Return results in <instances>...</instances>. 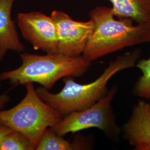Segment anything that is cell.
Here are the masks:
<instances>
[{
    "label": "cell",
    "instance_id": "obj_1",
    "mask_svg": "<svg viewBox=\"0 0 150 150\" xmlns=\"http://www.w3.org/2000/svg\"><path fill=\"white\" fill-rule=\"evenodd\" d=\"M90 19L93 31L82 56L90 62L127 47L150 43V25H134L132 20L117 18L111 7L97 6L91 10Z\"/></svg>",
    "mask_w": 150,
    "mask_h": 150
},
{
    "label": "cell",
    "instance_id": "obj_2",
    "mask_svg": "<svg viewBox=\"0 0 150 150\" xmlns=\"http://www.w3.org/2000/svg\"><path fill=\"white\" fill-rule=\"evenodd\" d=\"M141 56V51L132 52L118 56L111 62L96 80L87 84L76 82L72 77L64 79V88L57 93H52L43 87L36 89L39 97L49 106L63 116L74 111H79L90 107L107 93L109 80L118 72L136 67Z\"/></svg>",
    "mask_w": 150,
    "mask_h": 150
},
{
    "label": "cell",
    "instance_id": "obj_3",
    "mask_svg": "<svg viewBox=\"0 0 150 150\" xmlns=\"http://www.w3.org/2000/svg\"><path fill=\"white\" fill-rule=\"evenodd\" d=\"M20 58L22 64L19 67L0 73V82L8 81L14 86L35 82L49 90L61 79L83 75L91 65L82 56L71 57L58 53H23Z\"/></svg>",
    "mask_w": 150,
    "mask_h": 150
},
{
    "label": "cell",
    "instance_id": "obj_4",
    "mask_svg": "<svg viewBox=\"0 0 150 150\" xmlns=\"http://www.w3.org/2000/svg\"><path fill=\"white\" fill-rule=\"evenodd\" d=\"M25 86L26 93L21 101L0 111V123L26 136L36 149L45 129L56 125L62 116L39 97L33 83Z\"/></svg>",
    "mask_w": 150,
    "mask_h": 150
},
{
    "label": "cell",
    "instance_id": "obj_5",
    "mask_svg": "<svg viewBox=\"0 0 150 150\" xmlns=\"http://www.w3.org/2000/svg\"><path fill=\"white\" fill-rule=\"evenodd\" d=\"M117 91L116 86L113 87L96 103L85 110L67 115L50 129L56 134L64 136L70 132L75 133L90 128H97L108 137H116L120 131L111 103Z\"/></svg>",
    "mask_w": 150,
    "mask_h": 150
},
{
    "label": "cell",
    "instance_id": "obj_6",
    "mask_svg": "<svg viewBox=\"0 0 150 150\" xmlns=\"http://www.w3.org/2000/svg\"><path fill=\"white\" fill-rule=\"evenodd\" d=\"M17 21L23 37L35 50L46 54L58 53L57 30L51 16L36 11L20 13Z\"/></svg>",
    "mask_w": 150,
    "mask_h": 150
},
{
    "label": "cell",
    "instance_id": "obj_7",
    "mask_svg": "<svg viewBox=\"0 0 150 150\" xmlns=\"http://www.w3.org/2000/svg\"><path fill=\"white\" fill-rule=\"evenodd\" d=\"M51 16L57 30L58 54L71 57L82 55L93 31V22L74 20L62 11L54 10Z\"/></svg>",
    "mask_w": 150,
    "mask_h": 150
},
{
    "label": "cell",
    "instance_id": "obj_8",
    "mask_svg": "<svg viewBox=\"0 0 150 150\" xmlns=\"http://www.w3.org/2000/svg\"><path fill=\"white\" fill-rule=\"evenodd\" d=\"M125 139L136 150H150V103L140 100L123 126Z\"/></svg>",
    "mask_w": 150,
    "mask_h": 150
},
{
    "label": "cell",
    "instance_id": "obj_9",
    "mask_svg": "<svg viewBox=\"0 0 150 150\" xmlns=\"http://www.w3.org/2000/svg\"><path fill=\"white\" fill-rule=\"evenodd\" d=\"M15 1L0 0V64L7 51L21 52L25 49L11 18V11Z\"/></svg>",
    "mask_w": 150,
    "mask_h": 150
},
{
    "label": "cell",
    "instance_id": "obj_10",
    "mask_svg": "<svg viewBox=\"0 0 150 150\" xmlns=\"http://www.w3.org/2000/svg\"><path fill=\"white\" fill-rule=\"evenodd\" d=\"M117 18H129L137 24L150 25V0H109Z\"/></svg>",
    "mask_w": 150,
    "mask_h": 150
},
{
    "label": "cell",
    "instance_id": "obj_11",
    "mask_svg": "<svg viewBox=\"0 0 150 150\" xmlns=\"http://www.w3.org/2000/svg\"><path fill=\"white\" fill-rule=\"evenodd\" d=\"M87 147L84 142L77 140L71 142L49 127L44 131L36 150H85Z\"/></svg>",
    "mask_w": 150,
    "mask_h": 150
},
{
    "label": "cell",
    "instance_id": "obj_12",
    "mask_svg": "<svg viewBox=\"0 0 150 150\" xmlns=\"http://www.w3.org/2000/svg\"><path fill=\"white\" fill-rule=\"evenodd\" d=\"M136 67L142 72V76L134 85V95L141 98L150 100V58L140 59Z\"/></svg>",
    "mask_w": 150,
    "mask_h": 150
},
{
    "label": "cell",
    "instance_id": "obj_13",
    "mask_svg": "<svg viewBox=\"0 0 150 150\" xmlns=\"http://www.w3.org/2000/svg\"><path fill=\"white\" fill-rule=\"evenodd\" d=\"M35 146L26 136L13 131L4 139L0 150H35Z\"/></svg>",
    "mask_w": 150,
    "mask_h": 150
},
{
    "label": "cell",
    "instance_id": "obj_14",
    "mask_svg": "<svg viewBox=\"0 0 150 150\" xmlns=\"http://www.w3.org/2000/svg\"><path fill=\"white\" fill-rule=\"evenodd\" d=\"M13 131L7 126L0 123V147L6 136Z\"/></svg>",
    "mask_w": 150,
    "mask_h": 150
},
{
    "label": "cell",
    "instance_id": "obj_15",
    "mask_svg": "<svg viewBox=\"0 0 150 150\" xmlns=\"http://www.w3.org/2000/svg\"><path fill=\"white\" fill-rule=\"evenodd\" d=\"M10 100L11 98L8 91H6L2 93H0V111L2 110V109L5 107L6 105L10 102Z\"/></svg>",
    "mask_w": 150,
    "mask_h": 150
},
{
    "label": "cell",
    "instance_id": "obj_16",
    "mask_svg": "<svg viewBox=\"0 0 150 150\" xmlns=\"http://www.w3.org/2000/svg\"><path fill=\"white\" fill-rule=\"evenodd\" d=\"M1 85H2V84H1V82H0V86H1Z\"/></svg>",
    "mask_w": 150,
    "mask_h": 150
}]
</instances>
